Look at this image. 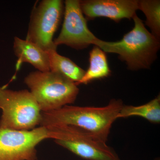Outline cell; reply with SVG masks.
Masks as SVG:
<instances>
[{"label":"cell","mask_w":160,"mask_h":160,"mask_svg":"<svg viewBox=\"0 0 160 160\" xmlns=\"http://www.w3.org/2000/svg\"><path fill=\"white\" fill-rule=\"evenodd\" d=\"M124 106L122 100L112 99L103 107L67 105L57 110L42 112L40 126H69L83 129L107 142L112 124Z\"/></svg>","instance_id":"6da1fadb"},{"label":"cell","mask_w":160,"mask_h":160,"mask_svg":"<svg viewBox=\"0 0 160 160\" xmlns=\"http://www.w3.org/2000/svg\"><path fill=\"white\" fill-rule=\"evenodd\" d=\"M132 19L133 29L122 40L116 42L100 40L97 46L105 52L117 54L129 70L148 69L157 57L159 39L147 30L137 14Z\"/></svg>","instance_id":"7a4b0ae2"},{"label":"cell","mask_w":160,"mask_h":160,"mask_svg":"<svg viewBox=\"0 0 160 160\" xmlns=\"http://www.w3.org/2000/svg\"><path fill=\"white\" fill-rule=\"evenodd\" d=\"M24 82L42 112L57 110L72 104L79 92L75 83L50 71L30 72L24 79Z\"/></svg>","instance_id":"3957f363"},{"label":"cell","mask_w":160,"mask_h":160,"mask_svg":"<svg viewBox=\"0 0 160 160\" xmlns=\"http://www.w3.org/2000/svg\"><path fill=\"white\" fill-rule=\"evenodd\" d=\"M0 128L30 130L40 125L42 112L27 89L12 90L0 86Z\"/></svg>","instance_id":"277c9868"},{"label":"cell","mask_w":160,"mask_h":160,"mask_svg":"<svg viewBox=\"0 0 160 160\" xmlns=\"http://www.w3.org/2000/svg\"><path fill=\"white\" fill-rule=\"evenodd\" d=\"M47 128L49 138L84 159L120 160L117 153L106 142L80 128L69 126Z\"/></svg>","instance_id":"5b68a950"},{"label":"cell","mask_w":160,"mask_h":160,"mask_svg":"<svg viewBox=\"0 0 160 160\" xmlns=\"http://www.w3.org/2000/svg\"><path fill=\"white\" fill-rule=\"evenodd\" d=\"M64 9L61 0H43L32 12L26 40L44 51L56 50L53 36L62 18Z\"/></svg>","instance_id":"8992f818"},{"label":"cell","mask_w":160,"mask_h":160,"mask_svg":"<svg viewBox=\"0 0 160 160\" xmlns=\"http://www.w3.org/2000/svg\"><path fill=\"white\" fill-rule=\"evenodd\" d=\"M49 138L48 128L30 130L0 128V160H37L36 147Z\"/></svg>","instance_id":"52a82bcc"},{"label":"cell","mask_w":160,"mask_h":160,"mask_svg":"<svg viewBox=\"0 0 160 160\" xmlns=\"http://www.w3.org/2000/svg\"><path fill=\"white\" fill-rule=\"evenodd\" d=\"M62 27L53 41L56 46L65 45L76 49H85L90 45L97 46L99 39L89 30L87 20L80 8L79 1L66 0Z\"/></svg>","instance_id":"ba28073f"},{"label":"cell","mask_w":160,"mask_h":160,"mask_svg":"<svg viewBox=\"0 0 160 160\" xmlns=\"http://www.w3.org/2000/svg\"><path fill=\"white\" fill-rule=\"evenodd\" d=\"M79 3L86 20L104 17L118 22L132 18L138 10V0H84Z\"/></svg>","instance_id":"9c48e42d"},{"label":"cell","mask_w":160,"mask_h":160,"mask_svg":"<svg viewBox=\"0 0 160 160\" xmlns=\"http://www.w3.org/2000/svg\"><path fill=\"white\" fill-rule=\"evenodd\" d=\"M13 50L18 58L16 64L17 71L24 63L31 64L38 71H50L49 55L34 43L15 37L13 42Z\"/></svg>","instance_id":"30bf717a"},{"label":"cell","mask_w":160,"mask_h":160,"mask_svg":"<svg viewBox=\"0 0 160 160\" xmlns=\"http://www.w3.org/2000/svg\"><path fill=\"white\" fill-rule=\"evenodd\" d=\"M89 66L82 79L76 83L87 84L96 79L108 77L111 75L106 52L98 46H95L89 52Z\"/></svg>","instance_id":"8fae6325"},{"label":"cell","mask_w":160,"mask_h":160,"mask_svg":"<svg viewBox=\"0 0 160 160\" xmlns=\"http://www.w3.org/2000/svg\"><path fill=\"white\" fill-rule=\"evenodd\" d=\"M48 52L50 71L62 75L75 83L82 79L86 71L68 58L58 53L56 50Z\"/></svg>","instance_id":"7c38bea8"},{"label":"cell","mask_w":160,"mask_h":160,"mask_svg":"<svg viewBox=\"0 0 160 160\" xmlns=\"http://www.w3.org/2000/svg\"><path fill=\"white\" fill-rule=\"evenodd\" d=\"M132 116L141 117L150 122L159 124L160 122V96L142 106L124 105L118 114V119Z\"/></svg>","instance_id":"4fadbf2b"},{"label":"cell","mask_w":160,"mask_h":160,"mask_svg":"<svg viewBox=\"0 0 160 160\" xmlns=\"http://www.w3.org/2000/svg\"><path fill=\"white\" fill-rule=\"evenodd\" d=\"M138 9L146 16V25L158 39L160 37V1L159 0L138 1Z\"/></svg>","instance_id":"5bb4252c"}]
</instances>
